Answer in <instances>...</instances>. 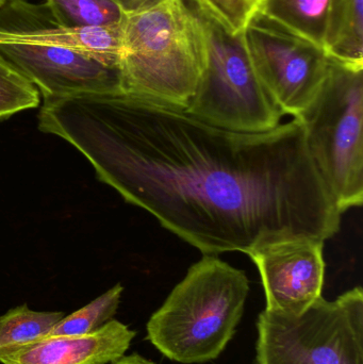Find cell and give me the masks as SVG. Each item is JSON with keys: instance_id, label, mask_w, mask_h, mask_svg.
<instances>
[{"instance_id": "20", "label": "cell", "mask_w": 363, "mask_h": 364, "mask_svg": "<svg viewBox=\"0 0 363 364\" xmlns=\"http://www.w3.org/2000/svg\"><path fill=\"white\" fill-rule=\"evenodd\" d=\"M110 364H156L153 361L149 360V359L145 358V357L141 356V355L134 354L129 355V356H123L119 358V360L114 361V363Z\"/></svg>"}, {"instance_id": "21", "label": "cell", "mask_w": 363, "mask_h": 364, "mask_svg": "<svg viewBox=\"0 0 363 364\" xmlns=\"http://www.w3.org/2000/svg\"><path fill=\"white\" fill-rule=\"evenodd\" d=\"M9 0H0V8L8 2Z\"/></svg>"}, {"instance_id": "15", "label": "cell", "mask_w": 363, "mask_h": 364, "mask_svg": "<svg viewBox=\"0 0 363 364\" xmlns=\"http://www.w3.org/2000/svg\"><path fill=\"white\" fill-rule=\"evenodd\" d=\"M55 18L68 27H115L125 13L111 0H46Z\"/></svg>"}, {"instance_id": "7", "label": "cell", "mask_w": 363, "mask_h": 364, "mask_svg": "<svg viewBox=\"0 0 363 364\" xmlns=\"http://www.w3.org/2000/svg\"><path fill=\"white\" fill-rule=\"evenodd\" d=\"M247 53L283 114L300 117L319 93L330 58L323 47L254 11L242 31Z\"/></svg>"}, {"instance_id": "16", "label": "cell", "mask_w": 363, "mask_h": 364, "mask_svg": "<svg viewBox=\"0 0 363 364\" xmlns=\"http://www.w3.org/2000/svg\"><path fill=\"white\" fill-rule=\"evenodd\" d=\"M123 292L124 287L121 284H115L85 307L72 312L70 316H64L46 337L95 333L113 320L121 304Z\"/></svg>"}, {"instance_id": "13", "label": "cell", "mask_w": 363, "mask_h": 364, "mask_svg": "<svg viewBox=\"0 0 363 364\" xmlns=\"http://www.w3.org/2000/svg\"><path fill=\"white\" fill-rule=\"evenodd\" d=\"M324 50L330 59L363 68V0H332Z\"/></svg>"}, {"instance_id": "9", "label": "cell", "mask_w": 363, "mask_h": 364, "mask_svg": "<svg viewBox=\"0 0 363 364\" xmlns=\"http://www.w3.org/2000/svg\"><path fill=\"white\" fill-rule=\"evenodd\" d=\"M0 57L33 83L44 100L123 91L119 66L72 49L0 43Z\"/></svg>"}, {"instance_id": "3", "label": "cell", "mask_w": 363, "mask_h": 364, "mask_svg": "<svg viewBox=\"0 0 363 364\" xmlns=\"http://www.w3.org/2000/svg\"><path fill=\"white\" fill-rule=\"evenodd\" d=\"M249 293L244 271L204 255L151 314L147 340L174 363L215 360L236 335Z\"/></svg>"}, {"instance_id": "12", "label": "cell", "mask_w": 363, "mask_h": 364, "mask_svg": "<svg viewBox=\"0 0 363 364\" xmlns=\"http://www.w3.org/2000/svg\"><path fill=\"white\" fill-rule=\"evenodd\" d=\"M254 11L324 48L332 0H259Z\"/></svg>"}, {"instance_id": "4", "label": "cell", "mask_w": 363, "mask_h": 364, "mask_svg": "<svg viewBox=\"0 0 363 364\" xmlns=\"http://www.w3.org/2000/svg\"><path fill=\"white\" fill-rule=\"evenodd\" d=\"M330 58V57H328ZM311 160L341 213L363 200V68L330 59L325 80L306 110Z\"/></svg>"}, {"instance_id": "8", "label": "cell", "mask_w": 363, "mask_h": 364, "mask_svg": "<svg viewBox=\"0 0 363 364\" xmlns=\"http://www.w3.org/2000/svg\"><path fill=\"white\" fill-rule=\"evenodd\" d=\"M318 237H290L249 252L261 277L266 310L300 316L321 299L325 278L323 248Z\"/></svg>"}, {"instance_id": "2", "label": "cell", "mask_w": 363, "mask_h": 364, "mask_svg": "<svg viewBox=\"0 0 363 364\" xmlns=\"http://www.w3.org/2000/svg\"><path fill=\"white\" fill-rule=\"evenodd\" d=\"M205 62L202 21L185 0H151L125 13L119 61L125 93L185 109Z\"/></svg>"}, {"instance_id": "22", "label": "cell", "mask_w": 363, "mask_h": 364, "mask_svg": "<svg viewBox=\"0 0 363 364\" xmlns=\"http://www.w3.org/2000/svg\"><path fill=\"white\" fill-rule=\"evenodd\" d=\"M259 1V0H253L254 4H257V2Z\"/></svg>"}, {"instance_id": "11", "label": "cell", "mask_w": 363, "mask_h": 364, "mask_svg": "<svg viewBox=\"0 0 363 364\" xmlns=\"http://www.w3.org/2000/svg\"><path fill=\"white\" fill-rule=\"evenodd\" d=\"M136 333L111 320L95 333L46 337L0 352L1 364H110L125 356Z\"/></svg>"}, {"instance_id": "18", "label": "cell", "mask_w": 363, "mask_h": 364, "mask_svg": "<svg viewBox=\"0 0 363 364\" xmlns=\"http://www.w3.org/2000/svg\"><path fill=\"white\" fill-rule=\"evenodd\" d=\"M194 9L230 33L243 31L255 10L253 0H192Z\"/></svg>"}, {"instance_id": "19", "label": "cell", "mask_w": 363, "mask_h": 364, "mask_svg": "<svg viewBox=\"0 0 363 364\" xmlns=\"http://www.w3.org/2000/svg\"><path fill=\"white\" fill-rule=\"evenodd\" d=\"M111 1L117 4L124 13H131L142 8L151 0H111Z\"/></svg>"}, {"instance_id": "14", "label": "cell", "mask_w": 363, "mask_h": 364, "mask_svg": "<svg viewBox=\"0 0 363 364\" xmlns=\"http://www.w3.org/2000/svg\"><path fill=\"white\" fill-rule=\"evenodd\" d=\"M64 316L60 311H33L26 304L9 310L0 316V352L43 339Z\"/></svg>"}, {"instance_id": "17", "label": "cell", "mask_w": 363, "mask_h": 364, "mask_svg": "<svg viewBox=\"0 0 363 364\" xmlns=\"http://www.w3.org/2000/svg\"><path fill=\"white\" fill-rule=\"evenodd\" d=\"M40 102L36 85L0 57V121L36 108Z\"/></svg>"}, {"instance_id": "10", "label": "cell", "mask_w": 363, "mask_h": 364, "mask_svg": "<svg viewBox=\"0 0 363 364\" xmlns=\"http://www.w3.org/2000/svg\"><path fill=\"white\" fill-rule=\"evenodd\" d=\"M0 43L61 47L119 66L121 25L68 27L55 18L46 4L9 0L0 8Z\"/></svg>"}, {"instance_id": "6", "label": "cell", "mask_w": 363, "mask_h": 364, "mask_svg": "<svg viewBox=\"0 0 363 364\" xmlns=\"http://www.w3.org/2000/svg\"><path fill=\"white\" fill-rule=\"evenodd\" d=\"M256 364H363V291L323 296L300 316H258Z\"/></svg>"}, {"instance_id": "5", "label": "cell", "mask_w": 363, "mask_h": 364, "mask_svg": "<svg viewBox=\"0 0 363 364\" xmlns=\"http://www.w3.org/2000/svg\"><path fill=\"white\" fill-rule=\"evenodd\" d=\"M197 14L204 28L206 62L185 110L200 121L232 132L256 134L278 127L285 114L262 85L242 32L230 33Z\"/></svg>"}, {"instance_id": "1", "label": "cell", "mask_w": 363, "mask_h": 364, "mask_svg": "<svg viewBox=\"0 0 363 364\" xmlns=\"http://www.w3.org/2000/svg\"><path fill=\"white\" fill-rule=\"evenodd\" d=\"M38 121L100 181L206 256L300 235L326 241L340 229L342 213L296 119L232 132L119 91L44 100Z\"/></svg>"}]
</instances>
